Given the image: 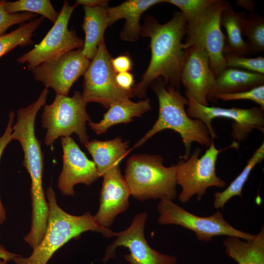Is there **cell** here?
Masks as SVG:
<instances>
[{
  "label": "cell",
  "instance_id": "36",
  "mask_svg": "<svg viewBox=\"0 0 264 264\" xmlns=\"http://www.w3.org/2000/svg\"><path fill=\"white\" fill-rule=\"evenodd\" d=\"M109 1L106 0H77L74 5L76 7L79 5L87 7H101L107 8Z\"/></svg>",
  "mask_w": 264,
  "mask_h": 264
},
{
  "label": "cell",
  "instance_id": "33",
  "mask_svg": "<svg viewBox=\"0 0 264 264\" xmlns=\"http://www.w3.org/2000/svg\"><path fill=\"white\" fill-rule=\"evenodd\" d=\"M14 111H11L9 114V120L6 130L3 134L0 136V160L4 149L7 144L12 140V125L14 119ZM6 212L1 203L0 198V224H2L6 220Z\"/></svg>",
  "mask_w": 264,
  "mask_h": 264
},
{
  "label": "cell",
  "instance_id": "5",
  "mask_svg": "<svg viewBox=\"0 0 264 264\" xmlns=\"http://www.w3.org/2000/svg\"><path fill=\"white\" fill-rule=\"evenodd\" d=\"M158 154H134L127 160L124 177L136 199L167 198L177 196L176 165L166 167Z\"/></svg>",
  "mask_w": 264,
  "mask_h": 264
},
{
  "label": "cell",
  "instance_id": "32",
  "mask_svg": "<svg viewBox=\"0 0 264 264\" xmlns=\"http://www.w3.org/2000/svg\"><path fill=\"white\" fill-rule=\"evenodd\" d=\"M217 99L224 101L249 100L257 103L260 108L264 110V85H260L250 89L230 94H220L217 97Z\"/></svg>",
  "mask_w": 264,
  "mask_h": 264
},
{
  "label": "cell",
  "instance_id": "3",
  "mask_svg": "<svg viewBox=\"0 0 264 264\" xmlns=\"http://www.w3.org/2000/svg\"><path fill=\"white\" fill-rule=\"evenodd\" d=\"M151 87L158 98V118L151 129L135 144L137 148L144 144L155 134L166 129H171L180 135L185 147V153L180 156L186 160L191 154L193 142L209 147L212 142L209 131L200 120L190 118L185 110L188 100L179 90L171 86H166L158 78Z\"/></svg>",
  "mask_w": 264,
  "mask_h": 264
},
{
  "label": "cell",
  "instance_id": "8",
  "mask_svg": "<svg viewBox=\"0 0 264 264\" xmlns=\"http://www.w3.org/2000/svg\"><path fill=\"white\" fill-rule=\"evenodd\" d=\"M157 208L159 213L157 222L159 224H175L190 230L194 232L200 241L209 242L214 237L219 236L237 237L250 241L255 236L234 228L219 210L209 216L200 217L188 212L167 198L160 199Z\"/></svg>",
  "mask_w": 264,
  "mask_h": 264
},
{
  "label": "cell",
  "instance_id": "16",
  "mask_svg": "<svg viewBox=\"0 0 264 264\" xmlns=\"http://www.w3.org/2000/svg\"><path fill=\"white\" fill-rule=\"evenodd\" d=\"M102 177L99 207L94 216L100 225L109 228L117 216L129 208V198L131 194L119 165L108 170Z\"/></svg>",
  "mask_w": 264,
  "mask_h": 264
},
{
  "label": "cell",
  "instance_id": "31",
  "mask_svg": "<svg viewBox=\"0 0 264 264\" xmlns=\"http://www.w3.org/2000/svg\"><path fill=\"white\" fill-rule=\"evenodd\" d=\"M5 1L0 0V36L4 34L11 26L30 21L38 17L37 14L29 12L8 13L4 9Z\"/></svg>",
  "mask_w": 264,
  "mask_h": 264
},
{
  "label": "cell",
  "instance_id": "29",
  "mask_svg": "<svg viewBox=\"0 0 264 264\" xmlns=\"http://www.w3.org/2000/svg\"><path fill=\"white\" fill-rule=\"evenodd\" d=\"M218 0H165L177 7L185 16L187 22L200 16Z\"/></svg>",
  "mask_w": 264,
  "mask_h": 264
},
{
  "label": "cell",
  "instance_id": "18",
  "mask_svg": "<svg viewBox=\"0 0 264 264\" xmlns=\"http://www.w3.org/2000/svg\"><path fill=\"white\" fill-rule=\"evenodd\" d=\"M162 2H165V0H129L116 6L108 7L110 24L124 19L125 22L120 38L127 42H136L141 35L140 20L142 14L152 6Z\"/></svg>",
  "mask_w": 264,
  "mask_h": 264
},
{
  "label": "cell",
  "instance_id": "6",
  "mask_svg": "<svg viewBox=\"0 0 264 264\" xmlns=\"http://www.w3.org/2000/svg\"><path fill=\"white\" fill-rule=\"evenodd\" d=\"M239 144H231L221 149H217L212 141L205 153L199 157L201 149H196L186 160L180 159L176 165V181L182 190L178 198L185 203L192 197L197 196L200 200L207 189L211 187L223 188L225 181L216 174V162L219 154L230 148H239Z\"/></svg>",
  "mask_w": 264,
  "mask_h": 264
},
{
  "label": "cell",
  "instance_id": "9",
  "mask_svg": "<svg viewBox=\"0 0 264 264\" xmlns=\"http://www.w3.org/2000/svg\"><path fill=\"white\" fill-rule=\"evenodd\" d=\"M223 0H218L200 16L186 22L184 50L197 46L208 54L211 69L216 77L226 68L224 57L225 36L221 30L220 17Z\"/></svg>",
  "mask_w": 264,
  "mask_h": 264
},
{
  "label": "cell",
  "instance_id": "26",
  "mask_svg": "<svg viewBox=\"0 0 264 264\" xmlns=\"http://www.w3.org/2000/svg\"><path fill=\"white\" fill-rule=\"evenodd\" d=\"M44 18L41 16L21 24L16 29L0 36V58L18 46H25L34 44L32 39L35 31Z\"/></svg>",
  "mask_w": 264,
  "mask_h": 264
},
{
  "label": "cell",
  "instance_id": "1",
  "mask_svg": "<svg viewBox=\"0 0 264 264\" xmlns=\"http://www.w3.org/2000/svg\"><path fill=\"white\" fill-rule=\"evenodd\" d=\"M186 22L180 11L175 12L164 24L152 16L145 18L141 35L150 39L151 60L140 81L132 89L133 96L145 98L149 87L160 77L166 86L179 90L181 70L188 50L184 49L182 43Z\"/></svg>",
  "mask_w": 264,
  "mask_h": 264
},
{
  "label": "cell",
  "instance_id": "11",
  "mask_svg": "<svg viewBox=\"0 0 264 264\" xmlns=\"http://www.w3.org/2000/svg\"><path fill=\"white\" fill-rule=\"evenodd\" d=\"M111 59L103 41L84 75L82 95L87 103H98L108 109L115 103L133 97L132 91L123 90L116 85Z\"/></svg>",
  "mask_w": 264,
  "mask_h": 264
},
{
  "label": "cell",
  "instance_id": "23",
  "mask_svg": "<svg viewBox=\"0 0 264 264\" xmlns=\"http://www.w3.org/2000/svg\"><path fill=\"white\" fill-rule=\"evenodd\" d=\"M223 244L226 254L238 264H264V227L250 241L228 236Z\"/></svg>",
  "mask_w": 264,
  "mask_h": 264
},
{
  "label": "cell",
  "instance_id": "15",
  "mask_svg": "<svg viewBox=\"0 0 264 264\" xmlns=\"http://www.w3.org/2000/svg\"><path fill=\"white\" fill-rule=\"evenodd\" d=\"M63 166L58 179V187L64 196L75 195L77 184L89 186L100 177L96 165L89 159L70 136L61 137Z\"/></svg>",
  "mask_w": 264,
  "mask_h": 264
},
{
  "label": "cell",
  "instance_id": "21",
  "mask_svg": "<svg viewBox=\"0 0 264 264\" xmlns=\"http://www.w3.org/2000/svg\"><path fill=\"white\" fill-rule=\"evenodd\" d=\"M129 141L117 137L114 139L88 141L84 145L91 154L100 177L112 167L119 165L129 152Z\"/></svg>",
  "mask_w": 264,
  "mask_h": 264
},
{
  "label": "cell",
  "instance_id": "13",
  "mask_svg": "<svg viewBox=\"0 0 264 264\" xmlns=\"http://www.w3.org/2000/svg\"><path fill=\"white\" fill-rule=\"evenodd\" d=\"M147 216L146 212L135 215L131 225L117 233L115 240L106 248L102 259L105 264L115 257L116 248L121 246L130 251L124 256L129 264H176V257L161 253L149 245L144 235Z\"/></svg>",
  "mask_w": 264,
  "mask_h": 264
},
{
  "label": "cell",
  "instance_id": "38",
  "mask_svg": "<svg viewBox=\"0 0 264 264\" xmlns=\"http://www.w3.org/2000/svg\"><path fill=\"white\" fill-rule=\"evenodd\" d=\"M236 4L239 6H241L249 11L250 13H254L255 2L250 0H239Z\"/></svg>",
  "mask_w": 264,
  "mask_h": 264
},
{
  "label": "cell",
  "instance_id": "4",
  "mask_svg": "<svg viewBox=\"0 0 264 264\" xmlns=\"http://www.w3.org/2000/svg\"><path fill=\"white\" fill-rule=\"evenodd\" d=\"M48 93V88H45L35 102L19 109L11 134L12 140L20 143L24 153L22 164L31 178L32 211L36 214L44 213L48 208L43 187L44 154L41 142L36 137L34 127L37 114L45 105Z\"/></svg>",
  "mask_w": 264,
  "mask_h": 264
},
{
  "label": "cell",
  "instance_id": "35",
  "mask_svg": "<svg viewBox=\"0 0 264 264\" xmlns=\"http://www.w3.org/2000/svg\"><path fill=\"white\" fill-rule=\"evenodd\" d=\"M115 82L117 86L121 89L131 91L134 86L133 75L129 72L116 74Z\"/></svg>",
  "mask_w": 264,
  "mask_h": 264
},
{
  "label": "cell",
  "instance_id": "10",
  "mask_svg": "<svg viewBox=\"0 0 264 264\" xmlns=\"http://www.w3.org/2000/svg\"><path fill=\"white\" fill-rule=\"evenodd\" d=\"M75 7L65 0L57 21L46 36L33 49L19 57L17 62L25 63L27 68L31 71L42 64L54 61L70 51L82 48L83 40L74 30L68 28Z\"/></svg>",
  "mask_w": 264,
  "mask_h": 264
},
{
  "label": "cell",
  "instance_id": "40",
  "mask_svg": "<svg viewBox=\"0 0 264 264\" xmlns=\"http://www.w3.org/2000/svg\"></svg>",
  "mask_w": 264,
  "mask_h": 264
},
{
  "label": "cell",
  "instance_id": "30",
  "mask_svg": "<svg viewBox=\"0 0 264 264\" xmlns=\"http://www.w3.org/2000/svg\"><path fill=\"white\" fill-rule=\"evenodd\" d=\"M224 57L226 67L264 74V58L262 56L247 58L244 56L224 54Z\"/></svg>",
  "mask_w": 264,
  "mask_h": 264
},
{
  "label": "cell",
  "instance_id": "2",
  "mask_svg": "<svg viewBox=\"0 0 264 264\" xmlns=\"http://www.w3.org/2000/svg\"><path fill=\"white\" fill-rule=\"evenodd\" d=\"M45 196L48 216L44 236L29 257L24 258L20 255L14 257L11 261L16 264H46L58 249L86 231L98 232L107 238L116 236L117 233L100 225L89 212L75 216L63 210L57 202L51 187L46 189Z\"/></svg>",
  "mask_w": 264,
  "mask_h": 264
},
{
  "label": "cell",
  "instance_id": "22",
  "mask_svg": "<svg viewBox=\"0 0 264 264\" xmlns=\"http://www.w3.org/2000/svg\"><path fill=\"white\" fill-rule=\"evenodd\" d=\"M107 8L83 7L85 14L82 28L85 39L82 52L89 60L94 57L99 46L104 41L105 30L110 25Z\"/></svg>",
  "mask_w": 264,
  "mask_h": 264
},
{
  "label": "cell",
  "instance_id": "14",
  "mask_svg": "<svg viewBox=\"0 0 264 264\" xmlns=\"http://www.w3.org/2000/svg\"><path fill=\"white\" fill-rule=\"evenodd\" d=\"M90 63L82 48L70 51L57 60L42 64L31 70L34 78L56 95L68 96L73 84L84 76Z\"/></svg>",
  "mask_w": 264,
  "mask_h": 264
},
{
  "label": "cell",
  "instance_id": "37",
  "mask_svg": "<svg viewBox=\"0 0 264 264\" xmlns=\"http://www.w3.org/2000/svg\"><path fill=\"white\" fill-rule=\"evenodd\" d=\"M20 255L12 253L8 251L2 244L0 243V259L9 262L14 257Z\"/></svg>",
  "mask_w": 264,
  "mask_h": 264
},
{
  "label": "cell",
  "instance_id": "24",
  "mask_svg": "<svg viewBox=\"0 0 264 264\" xmlns=\"http://www.w3.org/2000/svg\"><path fill=\"white\" fill-rule=\"evenodd\" d=\"M246 16L244 12H235L228 1L223 0L220 14V23L227 33V44L224 54L245 56L250 55L242 31V21Z\"/></svg>",
  "mask_w": 264,
  "mask_h": 264
},
{
  "label": "cell",
  "instance_id": "28",
  "mask_svg": "<svg viewBox=\"0 0 264 264\" xmlns=\"http://www.w3.org/2000/svg\"><path fill=\"white\" fill-rule=\"evenodd\" d=\"M4 9L10 14L29 12L39 14L54 23L59 12L56 11L49 0H18L5 1Z\"/></svg>",
  "mask_w": 264,
  "mask_h": 264
},
{
  "label": "cell",
  "instance_id": "34",
  "mask_svg": "<svg viewBox=\"0 0 264 264\" xmlns=\"http://www.w3.org/2000/svg\"><path fill=\"white\" fill-rule=\"evenodd\" d=\"M112 67L116 74L129 72L132 69V63L131 58L125 55L111 59Z\"/></svg>",
  "mask_w": 264,
  "mask_h": 264
},
{
  "label": "cell",
  "instance_id": "39",
  "mask_svg": "<svg viewBox=\"0 0 264 264\" xmlns=\"http://www.w3.org/2000/svg\"><path fill=\"white\" fill-rule=\"evenodd\" d=\"M0 264H8L7 262L0 259Z\"/></svg>",
  "mask_w": 264,
  "mask_h": 264
},
{
  "label": "cell",
  "instance_id": "20",
  "mask_svg": "<svg viewBox=\"0 0 264 264\" xmlns=\"http://www.w3.org/2000/svg\"><path fill=\"white\" fill-rule=\"evenodd\" d=\"M150 101L149 98H146L137 102L128 99L115 103L108 108L100 122L95 123L90 120L88 125L96 134H103L111 127L129 123L132 121L133 118L140 117L151 110Z\"/></svg>",
  "mask_w": 264,
  "mask_h": 264
},
{
  "label": "cell",
  "instance_id": "27",
  "mask_svg": "<svg viewBox=\"0 0 264 264\" xmlns=\"http://www.w3.org/2000/svg\"><path fill=\"white\" fill-rule=\"evenodd\" d=\"M242 35L250 54L264 51V18L257 13H250L244 18L242 25Z\"/></svg>",
  "mask_w": 264,
  "mask_h": 264
},
{
  "label": "cell",
  "instance_id": "25",
  "mask_svg": "<svg viewBox=\"0 0 264 264\" xmlns=\"http://www.w3.org/2000/svg\"><path fill=\"white\" fill-rule=\"evenodd\" d=\"M264 159V143L263 142L247 161L246 165L242 172L228 187L222 192H217L214 194V208L217 209H222L226 203L232 197L235 196L242 197L243 187L252 171Z\"/></svg>",
  "mask_w": 264,
  "mask_h": 264
},
{
  "label": "cell",
  "instance_id": "12",
  "mask_svg": "<svg viewBox=\"0 0 264 264\" xmlns=\"http://www.w3.org/2000/svg\"><path fill=\"white\" fill-rule=\"evenodd\" d=\"M188 100L187 113L191 118L201 121L207 128L211 139L218 137L212 125L215 118H225L234 121L231 125V135L233 142L239 144L246 139L249 134L256 129L264 132V112L260 107L242 109L232 107L224 108L218 107L202 106L185 94Z\"/></svg>",
  "mask_w": 264,
  "mask_h": 264
},
{
  "label": "cell",
  "instance_id": "19",
  "mask_svg": "<svg viewBox=\"0 0 264 264\" xmlns=\"http://www.w3.org/2000/svg\"><path fill=\"white\" fill-rule=\"evenodd\" d=\"M264 84V74L226 67L216 77L207 100L216 103L220 94L240 92Z\"/></svg>",
  "mask_w": 264,
  "mask_h": 264
},
{
  "label": "cell",
  "instance_id": "7",
  "mask_svg": "<svg viewBox=\"0 0 264 264\" xmlns=\"http://www.w3.org/2000/svg\"><path fill=\"white\" fill-rule=\"evenodd\" d=\"M87 103L82 93L75 91L72 97L56 95L51 104L45 105L42 115V127L47 130L44 144L52 146L58 137L74 133L85 145L89 138L86 123L90 121L86 110Z\"/></svg>",
  "mask_w": 264,
  "mask_h": 264
},
{
  "label": "cell",
  "instance_id": "17",
  "mask_svg": "<svg viewBox=\"0 0 264 264\" xmlns=\"http://www.w3.org/2000/svg\"><path fill=\"white\" fill-rule=\"evenodd\" d=\"M215 79L207 52L197 46L189 48L181 72V83L185 88V93L199 104L209 106L207 96Z\"/></svg>",
  "mask_w": 264,
  "mask_h": 264
}]
</instances>
